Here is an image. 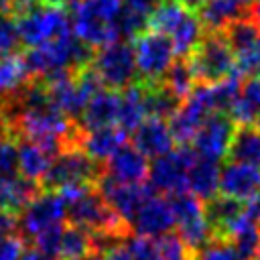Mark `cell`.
Returning a JSON list of instances; mask_svg holds the SVG:
<instances>
[{
    "label": "cell",
    "mask_w": 260,
    "mask_h": 260,
    "mask_svg": "<svg viewBox=\"0 0 260 260\" xmlns=\"http://www.w3.org/2000/svg\"><path fill=\"white\" fill-rule=\"evenodd\" d=\"M16 28L24 47H37L73 32L69 14L63 10V6H49L43 2L18 12Z\"/></svg>",
    "instance_id": "cell-3"
},
{
    "label": "cell",
    "mask_w": 260,
    "mask_h": 260,
    "mask_svg": "<svg viewBox=\"0 0 260 260\" xmlns=\"http://www.w3.org/2000/svg\"><path fill=\"white\" fill-rule=\"evenodd\" d=\"M95 189L104 197V201L128 223L132 221L140 205L154 193L148 183H122L104 173L95 181Z\"/></svg>",
    "instance_id": "cell-11"
},
{
    "label": "cell",
    "mask_w": 260,
    "mask_h": 260,
    "mask_svg": "<svg viewBox=\"0 0 260 260\" xmlns=\"http://www.w3.org/2000/svg\"><path fill=\"white\" fill-rule=\"evenodd\" d=\"M30 79L22 59V51H14L0 57V104L18 93Z\"/></svg>",
    "instance_id": "cell-22"
},
{
    "label": "cell",
    "mask_w": 260,
    "mask_h": 260,
    "mask_svg": "<svg viewBox=\"0 0 260 260\" xmlns=\"http://www.w3.org/2000/svg\"><path fill=\"white\" fill-rule=\"evenodd\" d=\"M146 100H144V85L140 81H134L126 89H122V102L118 112V126L130 134L134 128L146 118Z\"/></svg>",
    "instance_id": "cell-23"
},
{
    "label": "cell",
    "mask_w": 260,
    "mask_h": 260,
    "mask_svg": "<svg viewBox=\"0 0 260 260\" xmlns=\"http://www.w3.org/2000/svg\"><path fill=\"white\" fill-rule=\"evenodd\" d=\"M130 225L136 234L150 236V238H158V236L171 232L173 225H177V221H175V213L169 203V197L152 193L140 205V209L132 217Z\"/></svg>",
    "instance_id": "cell-12"
},
{
    "label": "cell",
    "mask_w": 260,
    "mask_h": 260,
    "mask_svg": "<svg viewBox=\"0 0 260 260\" xmlns=\"http://www.w3.org/2000/svg\"><path fill=\"white\" fill-rule=\"evenodd\" d=\"M197 152L189 144H179L162 156H156L152 165H148V185L160 193H179L187 189V175L191 165L195 162Z\"/></svg>",
    "instance_id": "cell-9"
},
{
    "label": "cell",
    "mask_w": 260,
    "mask_h": 260,
    "mask_svg": "<svg viewBox=\"0 0 260 260\" xmlns=\"http://www.w3.org/2000/svg\"><path fill=\"white\" fill-rule=\"evenodd\" d=\"M20 39L16 28V16L8 12H0V57L18 51Z\"/></svg>",
    "instance_id": "cell-30"
},
{
    "label": "cell",
    "mask_w": 260,
    "mask_h": 260,
    "mask_svg": "<svg viewBox=\"0 0 260 260\" xmlns=\"http://www.w3.org/2000/svg\"><path fill=\"white\" fill-rule=\"evenodd\" d=\"M175 213V221L179 225V236L197 252L203 248L213 236L205 215V201L193 195L189 189L167 195Z\"/></svg>",
    "instance_id": "cell-8"
},
{
    "label": "cell",
    "mask_w": 260,
    "mask_h": 260,
    "mask_svg": "<svg viewBox=\"0 0 260 260\" xmlns=\"http://www.w3.org/2000/svg\"><path fill=\"white\" fill-rule=\"evenodd\" d=\"M254 126L260 130V112H258V114H256V118H254Z\"/></svg>",
    "instance_id": "cell-42"
},
{
    "label": "cell",
    "mask_w": 260,
    "mask_h": 260,
    "mask_svg": "<svg viewBox=\"0 0 260 260\" xmlns=\"http://www.w3.org/2000/svg\"><path fill=\"white\" fill-rule=\"evenodd\" d=\"M187 189L201 201H209L219 193V165L215 160L197 156L187 175Z\"/></svg>",
    "instance_id": "cell-21"
},
{
    "label": "cell",
    "mask_w": 260,
    "mask_h": 260,
    "mask_svg": "<svg viewBox=\"0 0 260 260\" xmlns=\"http://www.w3.org/2000/svg\"><path fill=\"white\" fill-rule=\"evenodd\" d=\"M69 20L73 35L91 49H100L116 39L118 16L124 8V0H67Z\"/></svg>",
    "instance_id": "cell-1"
},
{
    "label": "cell",
    "mask_w": 260,
    "mask_h": 260,
    "mask_svg": "<svg viewBox=\"0 0 260 260\" xmlns=\"http://www.w3.org/2000/svg\"><path fill=\"white\" fill-rule=\"evenodd\" d=\"M195 260H238V254L230 240L213 238L195 252Z\"/></svg>",
    "instance_id": "cell-31"
},
{
    "label": "cell",
    "mask_w": 260,
    "mask_h": 260,
    "mask_svg": "<svg viewBox=\"0 0 260 260\" xmlns=\"http://www.w3.org/2000/svg\"><path fill=\"white\" fill-rule=\"evenodd\" d=\"M132 47L136 61V81L158 83L175 61L173 41L162 32L146 28L134 37Z\"/></svg>",
    "instance_id": "cell-5"
},
{
    "label": "cell",
    "mask_w": 260,
    "mask_h": 260,
    "mask_svg": "<svg viewBox=\"0 0 260 260\" xmlns=\"http://www.w3.org/2000/svg\"><path fill=\"white\" fill-rule=\"evenodd\" d=\"M254 260H260V252H258V254H256V256H254Z\"/></svg>",
    "instance_id": "cell-43"
},
{
    "label": "cell",
    "mask_w": 260,
    "mask_h": 260,
    "mask_svg": "<svg viewBox=\"0 0 260 260\" xmlns=\"http://www.w3.org/2000/svg\"><path fill=\"white\" fill-rule=\"evenodd\" d=\"M75 260H104V252L91 250L89 254H85V256H81V258H75Z\"/></svg>",
    "instance_id": "cell-39"
},
{
    "label": "cell",
    "mask_w": 260,
    "mask_h": 260,
    "mask_svg": "<svg viewBox=\"0 0 260 260\" xmlns=\"http://www.w3.org/2000/svg\"><path fill=\"white\" fill-rule=\"evenodd\" d=\"M219 193L248 201L256 193H260V167L228 160L223 169H219Z\"/></svg>",
    "instance_id": "cell-13"
},
{
    "label": "cell",
    "mask_w": 260,
    "mask_h": 260,
    "mask_svg": "<svg viewBox=\"0 0 260 260\" xmlns=\"http://www.w3.org/2000/svg\"><path fill=\"white\" fill-rule=\"evenodd\" d=\"M158 2H162V0H124V6L130 8V10H134V12H140L142 16L148 18L150 10H152Z\"/></svg>",
    "instance_id": "cell-34"
},
{
    "label": "cell",
    "mask_w": 260,
    "mask_h": 260,
    "mask_svg": "<svg viewBox=\"0 0 260 260\" xmlns=\"http://www.w3.org/2000/svg\"><path fill=\"white\" fill-rule=\"evenodd\" d=\"M102 175V165L89 158L79 146L63 148L51 162L49 171L41 179V189L59 191L65 187L95 185Z\"/></svg>",
    "instance_id": "cell-4"
},
{
    "label": "cell",
    "mask_w": 260,
    "mask_h": 260,
    "mask_svg": "<svg viewBox=\"0 0 260 260\" xmlns=\"http://www.w3.org/2000/svg\"><path fill=\"white\" fill-rule=\"evenodd\" d=\"M24 250V240L16 234H10L0 240V260H18Z\"/></svg>",
    "instance_id": "cell-33"
},
{
    "label": "cell",
    "mask_w": 260,
    "mask_h": 260,
    "mask_svg": "<svg viewBox=\"0 0 260 260\" xmlns=\"http://www.w3.org/2000/svg\"><path fill=\"white\" fill-rule=\"evenodd\" d=\"M130 144L134 148H138L146 158H156L175 148V138H173L169 122L165 118L146 116L134 128Z\"/></svg>",
    "instance_id": "cell-14"
},
{
    "label": "cell",
    "mask_w": 260,
    "mask_h": 260,
    "mask_svg": "<svg viewBox=\"0 0 260 260\" xmlns=\"http://www.w3.org/2000/svg\"><path fill=\"white\" fill-rule=\"evenodd\" d=\"M39 2L41 0H12V6H14V12L18 14V12H22V10H26V8H30Z\"/></svg>",
    "instance_id": "cell-37"
},
{
    "label": "cell",
    "mask_w": 260,
    "mask_h": 260,
    "mask_svg": "<svg viewBox=\"0 0 260 260\" xmlns=\"http://www.w3.org/2000/svg\"><path fill=\"white\" fill-rule=\"evenodd\" d=\"M91 65L108 89L122 91L136 81L134 47L128 39H116L95 49Z\"/></svg>",
    "instance_id": "cell-6"
},
{
    "label": "cell",
    "mask_w": 260,
    "mask_h": 260,
    "mask_svg": "<svg viewBox=\"0 0 260 260\" xmlns=\"http://www.w3.org/2000/svg\"><path fill=\"white\" fill-rule=\"evenodd\" d=\"M221 32H223V37L230 43L234 53L258 47V43H260V24L256 22L254 16L238 18V20L230 22Z\"/></svg>",
    "instance_id": "cell-26"
},
{
    "label": "cell",
    "mask_w": 260,
    "mask_h": 260,
    "mask_svg": "<svg viewBox=\"0 0 260 260\" xmlns=\"http://www.w3.org/2000/svg\"><path fill=\"white\" fill-rule=\"evenodd\" d=\"M258 47H260V43H258Z\"/></svg>",
    "instance_id": "cell-45"
},
{
    "label": "cell",
    "mask_w": 260,
    "mask_h": 260,
    "mask_svg": "<svg viewBox=\"0 0 260 260\" xmlns=\"http://www.w3.org/2000/svg\"><path fill=\"white\" fill-rule=\"evenodd\" d=\"M228 158L260 167V130L254 124L236 126V132L230 142Z\"/></svg>",
    "instance_id": "cell-24"
},
{
    "label": "cell",
    "mask_w": 260,
    "mask_h": 260,
    "mask_svg": "<svg viewBox=\"0 0 260 260\" xmlns=\"http://www.w3.org/2000/svg\"><path fill=\"white\" fill-rule=\"evenodd\" d=\"M156 260H195V250L173 232L156 238Z\"/></svg>",
    "instance_id": "cell-29"
},
{
    "label": "cell",
    "mask_w": 260,
    "mask_h": 260,
    "mask_svg": "<svg viewBox=\"0 0 260 260\" xmlns=\"http://www.w3.org/2000/svg\"><path fill=\"white\" fill-rule=\"evenodd\" d=\"M102 173L122 183H146L148 158L130 142H126L102 165Z\"/></svg>",
    "instance_id": "cell-15"
},
{
    "label": "cell",
    "mask_w": 260,
    "mask_h": 260,
    "mask_svg": "<svg viewBox=\"0 0 260 260\" xmlns=\"http://www.w3.org/2000/svg\"><path fill=\"white\" fill-rule=\"evenodd\" d=\"M43 4H49V6H63L67 0H41Z\"/></svg>",
    "instance_id": "cell-41"
},
{
    "label": "cell",
    "mask_w": 260,
    "mask_h": 260,
    "mask_svg": "<svg viewBox=\"0 0 260 260\" xmlns=\"http://www.w3.org/2000/svg\"><path fill=\"white\" fill-rule=\"evenodd\" d=\"M160 83L171 91L175 93L181 102L193 91V87L197 85V79L193 75V69L187 61V57H179L171 63V67L167 69V73L162 75Z\"/></svg>",
    "instance_id": "cell-28"
},
{
    "label": "cell",
    "mask_w": 260,
    "mask_h": 260,
    "mask_svg": "<svg viewBox=\"0 0 260 260\" xmlns=\"http://www.w3.org/2000/svg\"><path fill=\"white\" fill-rule=\"evenodd\" d=\"M120 102H122V91H118V89L95 91L83 106V110L77 118V124L83 130H93V128H104V126L116 124L118 112H120Z\"/></svg>",
    "instance_id": "cell-16"
},
{
    "label": "cell",
    "mask_w": 260,
    "mask_h": 260,
    "mask_svg": "<svg viewBox=\"0 0 260 260\" xmlns=\"http://www.w3.org/2000/svg\"><path fill=\"white\" fill-rule=\"evenodd\" d=\"M67 219V201L59 191H47L41 189V193L18 213L16 232L26 242L47 228H53L57 223H63Z\"/></svg>",
    "instance_id": "cell-7"
},
{
    "label": "cell",
    "mask_w": 260,
    "mask_h": 260,
    "mask_svg": "<svg viewBox=\"0 0 260 260\" xmlns=\"http://www.w3.org/2000/svg\"><path fill=\"white\" fill-rule=\"evenodd\" d=\"M41 185L22 177L20 173L0 175V209L18 215L37 195Z\"/></svg>",
    "instance_id": "cell-19"
},
{
    "label": "cell",
    "mask_w": 260,
    "mask_h": 260,
    "mask_svg": "<svg viewBox=\"0 0 260 260\" xmlns=\"http://www.w3.org/2000/svg\"><path fill=\"white\" fill-rule=\"evenodd\" d=\"M126 142V132L116 124L93 130H81L79 136V148L100 165H104Z\"/></svg>",
    "instance_id": "cell-17"
},
{
    "label": "cell",
    "mask_w": 260,
    "mask_h": 260,
    "mask_svg": "<svg viewBox=\"0 0 260 260\" xmlns=\"http://www.w3.org/2000/svg\"><path fill=\"white\" fill-rule=\"evenodd\" d=\"M18 260H59V258L47 256V254H43L41 250L30 248V250H22V254H20V258H18Z\"/></svg>",
    "instance_id": "cell-36"
},
{
    "label": "cell",
    "mask_w": 260,
    "mask_h": 260,
    "mask_svg": "<svg viewBox=\"0 0 260 260\" xmlns=\"http://www.w3.org/2000/svg\"><path fill=\"white\" fill-rule=\"evenodd\" d=\"M104 260H132V254L126 248V242L116 244L104 252Z\"/></svg>",
    "instance_id": "cell-35"
},
{
    "label": "cell",
    "mask_w": 260,
    "mask_h": 260,
    "mask_svg": "<svg viewBox=\"0 0 260 260\" xmlns=\"http://www.w3.org/2000/svg\"><path fill=\"white\" fill-rule=\"evenodd\" d=\"M187 61L197 83H215L236 73V57L221 30H205Z\"/></svg>",
    "instance_id": "cell-2"
},
{
    "label": "cell",
    "mask_w": 260,
    "mask_h": 260,
    "mask_svg": "<svg viewBox=\"0 0 260 260\" xmlns=\"http://www.w3.org/2000/svg\"><path fill=\"white\" fill-rule=\"evenodd\" d=\"M181 6H185L187 10H193V12H199V8L207 2V0H177Z\"/></svg>",
    "instance_id": "cell-38"
},
{
    "label": "cell",
    "mask_w": 260,
    "mask_h": 260,
    "mask_svg": "<svg viewBox=\"0 0 260 260\" xmlns=\"http://www.w3.org/2000/svg\"><path fill=\"white\" fill-rule=\"evenodd\" d=\"M126 248L132 254V260H156V238L150 236H130Z\"/></svg>",
    "instance_id": "cell-32"
},
{
    "label": "cell",
    "mask_w": 260,
    "mask_h": 260,
    "mask_svg": "<svg viewBox=\"0 0 260 260\" xmlns=\"http://www.w3.org/2000/svg\"><path fill=\"white\" fill-rule=\"evenodd\" d=\"M236 122L230 118V114H223V112H213L209 114L199 130L195 132L193 136V150L203 156V158H209V160H223L228 158V150H230V142H232V136L236 132Z\"/></svg>",
    "instance_id": "cell-10"
},
{
    "label": "cell",
    "mask_w": 260,
    "mask_h": 260,
    "mask_svg": "<svg viewBox=\"0 0 260 260\" xmlns=\"http://www.w3.org/2000/svg\"><path fill=\"white\" fill-rule=\"evenodd\" d=\"M254 0H207L199 8L203 30H223L230 22L252 16Z\"/></svg>",
    "instance_id": "cell-18"
},
{
    "label": "cell",
    "mask_w": 260,
    "mask_h": 260,
    "mask_svg": "<svg viewBox=\"0 0 260 260\" xmlns=\"http://www.w3.org/2000/svg\"><path fill=\"white\" fill-rule=\"evenodd\" d=\"M252 16L256 18V22L260 24V0H254V8H252Z\"/></svg>",
    "instance_id": "cell-40"
},
{
    "label": "cell",
    "mask_w": 260,
    "mask_h": 260,
    "mask_svg": "<svg viewBox=\"0 0 260 260\" xmlns=\"http://www.w3.org/2000/svg\"><path fill=\"white\" fill-rule=\"evenodd\" d=\"M256 77H260V71H258V75H256Z\"/></svg>",
    "instance_id": "cell-44"
},
{
    "label": "cell",
    "mask_w": 260,
    "mask_h": 260,
    "mask_svg": "<svg viewBox=\"0 0 260 260\" xmlns=\"http://www.w3.org/2000/svg\"><path fill=\"white\" fill-rule=\"evenodd\" d=\"M260 112V77H246L242 81L240 93L230 110V118L240 124H254L256 114Z\"/></svg>",
    "instance_id": "cell-25"
},
{
    "label": "cell",
    "mask_w": 260,
    "mask_h": 260,
    "mask_svg": "<svg viewBox=\"0 0 260 260\" xmlns=\"http://www.w3.org/2000/svg\"><path fill=\"white\" fill-rule=\"evenodd\" d=\"M16 142V160H18V173L35 183H41L45 173L49 171L53 162V154L45 150L41 144L26 140V138H14Z\"/></svg>",
    "instance_id": "cell-20"
},
{
    "label": "cell",
    "mask_w": 260,
    "mask_h": 260,
    "mask_svg": "<svg viewBox=\"0 0 260 260\" xmlns=\"http://www.w3.org/2000/svg\"><path fill=\"white\" fill-rule=\"evenodd\" d=\"M91 250H95V244H93V238L85 230L73 223L63 225L61 240H59V252H57L59 260H75V258L89 254Z\"/></svg>",
    "instance_id": "cell-27"
}]
</instances>
